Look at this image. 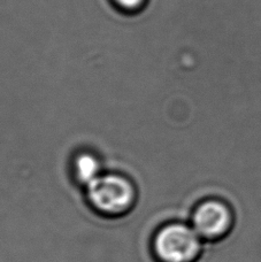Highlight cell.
Segmentation results:
<instances>
[{
	"instance_id": "2",
	"label": "cell",
	"mask_w": 261,
	"mask_h": 262,
	"mask_svg": "<svg viewBox=\"0 0 261 262\" xmlns=\"http://www.w3.org/2000/svg\"><path fill=\"white\" fill-rule=\"evenodd\" d=\"M200 239L192 227L171 223L158 231L153 250L160 262H193L202 251Z\"/></svg>"
},
{
	"instance_id": "4",
	"label": "cell",
	"mask_w": 261,
	"mask_h": 262,
	"mask_svg": "<svg viewBox=\"0 0 261 262\" xmlns=\"http://www.w3.org/2000/svg\"><path fill=\"white\" fill-rule=\"evenodd\" d=\"M75 174L77 180L89 185L100 176V166L97 159L89 154H82L76 159Z\"/></svg>"
},
{
	"instance_id": "3",
	"label": "cell",
	"mask_w": 261,
	"mask_h": 262,
	"mask_svg": "<svg viewBox=\"0 0 261 262\" xmlns=\"http://www.w3.org/2000/svg\"><path fill=\"white\" fill-rule=\"evenodd\" d=\"M234 222L231 209L221 200L209 199L200 204L194 210L192 228L200 238L220 239L227 236Z\"/></svg>"
},
{
	"instance_id": "5",
	"label": "cell",
	"mask_w": 261,
	"mask_h": 262,
	"mask_svg": "<svg viewBox=\"0 0 261 262\" xmlns=\"http://www.w3.org/2000/svg\"><path fill=\"white\" fill-rule=\"evenodd\" d=\"M118 2L125 7H136L137 5L141 4L142 0H118Z\"/></svg>"
},
{
	"instance_id": "1",
	"label": "cell",
	"mask_w": 261,
	"mask_h": 262,
	"mask_svg": "<svg viewBox=\"0 0 261 262\" xmlns=\"http://www.w3.org/2000/svg\"><path fill=\"white\" fill-rule=\"evenodd\" d=\"M135 189L124 177L114 174L100 175L88 185V198L98 212L114 216L132 209Z\"/></svg>"
}]
</instances>
